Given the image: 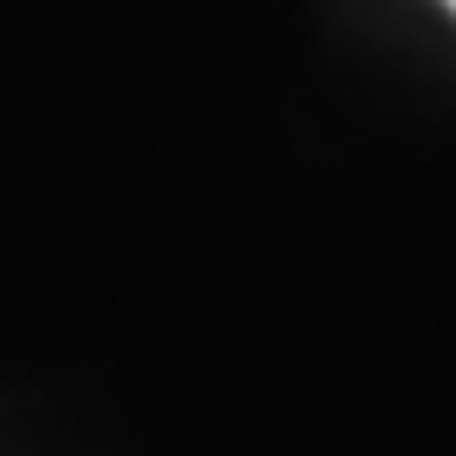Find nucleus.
I'll list each match as a JSON object with an SVG mask.
<instances>
[{"label": "nucleus", "mask_w": 456, "mask_h": 456, "mask_svg": "<svg viewBox=\"0 0 456 456\" xmlns=\"http://www.w3.org/2000/svg\"><path fill=\"white\" fill-rule=\"evenodd\" d=\"M450 7H456V0H450Z\"/></svg>", "instance_id": "obj_1"}]
</instances>
